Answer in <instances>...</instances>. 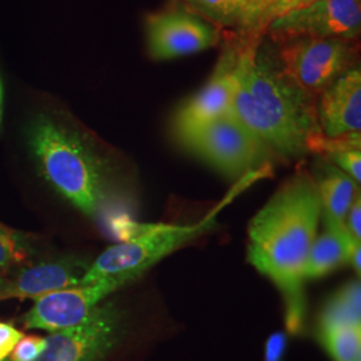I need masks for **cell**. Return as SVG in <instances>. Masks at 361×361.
Segmentation results:
<instances>
[{
  "label": "cell",
  "mask_w": 361,
  "mask_h": 361,
  "mask_svg": "<svg viewBox=\"0 0 361 361\" xmlns=\"http://www.w3.org/2000/svg\"><path fill=\"white\" fill-rule=\"evenodd\" d=\"M322 214L316 180L307 169H298L247 228V261L283 293L286 328L293 335L304 325L302 273Z\"/></svg>",
  "instance_id": "cell-1"
},
{
  "label": "cell",
  "mask_w": 361,
  "mask_h": 361,
  "mask_svg": "<svg viewBox=\"0 0 361 361\" xmlns=\"http://www.w3.org/2000/svg\"><path fill=\"white\" fill-rule=\"evenodd\" d=\"M233 116L261 143L283 158L310 153L322 134L316 97L288 77L276 50L262 37H245L234 68Z\"/></svg>",
  "instance_id": "cell-2"
},
{
  "label": "cell",
  "mask_w": 361,
  "mask_h": 361,
  "mask_svg": "<svg viewBox=\"0 0 361 361\" xmlns=\"http://www.w3.org/2000/svg\"><path fill=\"white\" fill-rule=\"evenodd\" d=\"M23 134L39 176L87 217H102L116 192L119 164L114 153L56 106L37 109Z\"/></svg>",
  "instance_id": "cell-3"
},
{
  "label": "cell",
  "mask_w": 361,
  "mask_h": 361,
  "mask_svg": "<svg viewBox=\"0 0 361 361\" xmlns=\"http://www.w3.org/2000/svg\"><path fill=\"white\" fill-rule=\"evenodd\" d=\"M219 209L221 207H216L214 212L194 225H142V228H135L138 232L107 247L91 261L90 268L79 285L104 280L114 281L121 288L129 284L158 261L212 229Z\"/></svg>",
  "instance_id": "cell-4"
},
{
  "label": "cell",
  "mask_w": 361,
  "mask_h": 361,
  "mask_svg": "<svg viewBox=\"0 0 361 361\" xmlns=\"http://www.w3.org/2000/svg\"><path fill=\"white\" fill-rule=\"evenodd\" d=\"M274 46L285 74L316 98L337 78L360 65L353 40L296 38Z\"/></svg>",
  "instance_id": "cell-5"
},
{
  "label": "cell",
  "mask_w": 361,
  "mask_h": 361,
  "mask_svg": "<svg viewBox=\"0 0 361 361\" xmlns=\"http://www.w3.org/2000/svg\"><path fill=\"white\" fill-rule=\"evenodd\" d=\"M125 334V314L116 302H101L86 320L46 337L38 361H101Z\"/></svg>",
  "instance_id": "cell-6"
},
{
  "label": "cell",
  "mask_w": 361,
  "mask_h": 361,
  "mask_svg": "<svg viewBox=\"0 0 361 361\" xmlns=\"http://www.w3.org/2000/svg\"><path fill=\"white\" fill-rule=\"evenodd\" d=\"M361 32V0H319L273 19L265 34L273 44L296 38L356 42Z\"/></svg>",
  "instance_id": "cell-7"
},
{
  "label": "cell",
  "mask_w": 361,
  "mask_h": 361,
  "mask_svg": "<svg viewBox=\"0 0 361 361\" xmlns=\"http://www.w3.org/2000/svg\"><path fill=\"white\" fill-rule=\"evenodd\" d=\"M183 147L229 177L250 173L268 152L233 113L198 131Z\"/></svg>",
  "instance_id": "cell-8"
},
{
  "label": "cell",
  "mask_w": 361,
  "mask_h": 361,
  "mask_svg": "<svg viewBox=\"0 0 361 361\" xmlns=\"http://www.w3.org/2000/svg\"><path fill=\"white\" fill-rule=\"evenodd\" d=\"M146 46L150 59L171 61L219 44V27L186 7L149 13L145 19Z\"/></svg>",
  "instance_id": "cell-9"
},
{
  "label": "cell",
  "mask_w": 361,
  "mask_h": 361,
  "mask_svg": "<svg viewBox=\"0 0 361 361\" xmlns=\"http://www.w3.org/2000/svg\"><path fill=\"white\" fill-rule=\"evenodd\" d=\"M244 39L226 43L207 85L186 99L173 116L171 129L183 146L194 135L221 116L232 113L234 68Z\"/></svg>",
  "instance_id": "cell-10"
},
{
  "label": "cell",
  "mask_w": 361,
  "mask_h": 361,
  "mask_svg": "<svg viewBox=\"0 0 361 361\" xmlns=\"http://www.w3.org/2000/svg\"><path fill=\"white\" fill-rule=\"evenodd\" d=\"M119 288L114 281L104 280L47 293L34 300V307L22 317V323L27 329L49 334L75 326Z\"/></svg>",
  "instance_id": "cell-11"
},
{
  "label": "cell",
  "mask_w": 361,
  "mask_h": 361,
  "mask_svg": "<svg viewBox=\"0 0 361 361\" xmlns=\"http://www.w3.org/2000/svg\"><path fill=\"white\" fill-rule=\"evenodd\" d=\"M91 261L77 256L43 258L22 265L7 280L0 281V302L18 300H37L47 293L80 284L90 268Z\"/></svg>",
  "instance_id": "cell-12"
},
{
  "label": "cell",
  "mask_w": 361,
  "mask_h": 361,
  "mask_svg": "<svg viewBox=\"0 0 361 361\" xmlns=\"http://www.w3.org/2000/svg\"><path fill=\"white\" fill-rule=\"evenodd\" d=\"M320 130L328 138L361 131V68H350L316 98Z\"/></svg>",
  "instance_id": "cell-13"
},
{
  "label": "cell",
  "mask_w": 361,
  "mask_h": 361,
  "mask_svg": "<svg viewBox=\"0 0 361 361\" xmlns=\"http://www.w3.org/2000/svg\"><path fill=\"white\" fill-rule=\"evenodd\" d=\"M322 201L324 222L345 226V217L359 194L357 183L347 173L322 157L312 173Z\"/></svg>",
  "instance_id": "cell-14"
},
{
  "label": "cell",
  "mask_w": 361,
  "mask_h": 361,
  "mask_svg": "<svg viewBox=\"0 0 361 361\" xmlns=\"http://www.w3.org/2000/svg\"><path fill=\"white\" fill-rule=\"evenodd\" d=\"M356 243L345 226L325 224V232L314 238L304 267V281L316 280L348 264Z\"/></svg>",
  "instance_id": "cell-15"
},
{
  "label": "cell",
  "mask_w": 361,
  "mask_h": 361,
  "mask_svg": "<svg viewBox=\"0 0 361 361\" xmlns=\"http://www.w3.org/2000/svg\"><path fill=\"white\" fill-rule=\"evenodd\" d=\"M361 326L360 281L343 286L324 307L320 325Z\"/></svg>",
  "instance_id": "cell-16"
},
{
  "label": "cell",
  "mask_w": 361,
  "mask_h": 361,
  "mask_svg": "<svg viewBox=\"0 0 361 361\" xmlns=\"http://www.w3.org/2000/svg\"><path fill=\"white\" fill-rule=\"evenodd\" d=\"M320 341L335 361H360L361 326L320 325Z\"/></svg>",
  "instance_id": "cell-17"
},
{
  "label": "cell",
  "mask_w": 361,
  "mask_h": 361,
  "mask_svg": "<svg viewBox=\"0 0 361 361\" xmlns=\"http://www.w3.org/2000/svg\"><path fill=\"white\" fill-rule=\"evenodd\" d=\"M188 10L217 27L238 26L247 0H180Z\"/></svg>",
  "instance_id": "cell-18"
},
{
  "label": "cell",
  "mask_w": 361,
  "mask_h": 361,
  "mask_svg": "<svg viewBox=\"0 0 361 361\" xmlns=\"http://www.w3.org/2000/svg\"><path fill=\"white\" fill-rule=\"evenodd\" d=\"M35 240L31 234L0 224V271L26 264L35 255Z\"/></svg>",
  "instance_id": "cell-19"
},
{
  "label": "cell",
  "mask_w": 361,
  "mask_h": 361,
  "mask_svg": "<svg viewBox=\"0 0 361 361\" xmlns=\"http://www.w3.org/2000/svg\"><path fill=\"white\" fill-rule=\"evenodd\" d=\"M281 0H247L245 11L240 22V30L245 37H258V26L264 15ZM261 38V37H258Z\"/></svg>",
  "instance_id": "cell-20"
},
{
  "label": "cell",
  "mask_w": 361,
  "mask_h": 361,
  "mask_svg": "<svg viewBox=\"0 0 361 361\" xmlns=\"http://www.w3.org/2000/svg\"><path fill=\"white\" fill-rule=\"evenodd\" d=\"M44 348L46 337L23 335V337L16 343L13 352L6 361H38Z\"/></svg>",
  "instance_id": "cell-21"
},
{
  "label": "cell",
  "mask_w": 361,
  "mask_h": 361,
  "mask_svg": "<svg viewBox=\"0 0 361 361\" xmlns=\"http://www.w3.org/2000/svg\"><path fill=\"white\" fill-rule=\"evenodd\" d=\"M340 170L347 173L357 185L361 182V149H348L324 157Z\"/></svg>",
  "instance_id": "cell-22"
},
{
  "label": "cell",
  "mask_w": 361,
  "mask_h": 361,
  "mask_svg": "<svg viewBox=\"0 0 361 361\" xmlns=\"http://www.w3.org/2000/svg\"><path fill=\"white\" fill-rule=\"evenodd\" d=\"M314 1H319V0H281L274 7H271V10L265 13L264 18L261 19L259 26H258V37H264L267 27L269 26V23H271L273 19L279 18L283 13L293 11V10H297V8H302L305 6H310V4L314 3Z\"/></svg>",
  "instance_id": "cell-23"
},
{
  "label": "cell",
  "mask_w": 361,
  "mask_h": 361,
  "mask_svg": "<svg viewBox=\"0 0 361 361\" xmlns=\"http://www.w3.org/2000/svg\"><path fill=\"white\" fill-rule=\"evenodd\" d=\"M22 337V331L15 328L13 324L0 322V361L8 359L13 347Z\"/></svg>",
  "instance_id": "cell-24"
},
{
  "label": "cell",
  "mask_w": 361,
  "mask_h": 361,
  "mask_svg": "<svg viewBox=\"0 0 361 361\" xmlns=\"http://www.w3.org/2000/svg\"><path fill=\"white\" fill-rule=\"evenodd\" d=\"M345 228L356 243L361 241V201L360 194L356 195L345 217Z\"/></svg>",
  "instance_id": "cell-25"
},
{
  "label": "cell",
  "mask_w": 361,
  "mask_h": 361,
  "mask_svg": "<svg viewBox=\"0 0 361 361\" xmlns=\"http://www.w3.org/2000/svg\"><path fill=\"white\" fill-rule=\"evenodd\" d=\"M286 344L288 340L283 332H276L269 336L265 344V361H283Z\"/></svg>",
  "instance_id": "cell-26"
},
{
  "label": "cell",
  "mask_w": 361,
  "mask_h": 361,
  "mask_svg": "<svg viewBox=\"0 0 361 361\" xmlns=\"http://www.w3.org/2000/svg\"><path fill=\"white\" fill-rule=\"evenodd\" d=\"M360 252L361 245L356 246L353 253H352V256H350V259H349V262L352 264L353 269L357 271V274H360Z\"/></svg>",
  "instance_id": "cell-27"
},
{
  "label": "cell",
  "mask_w": 361,
  "mask_h": 361,
  "mask_svg": "<svg viewBox=\"0 0 361 361\" xmlns=\"http://www.w3.org/2000/svg\"><path fill=\"white\" fill-rule=\"evenodd\" d=\"M4 98H6V92H4V80H3V75H1V71H0V128H1L3 113H4Z\"/></svg>",
  "instance_id": "cell-28"
},
{
  "label": "cell",
  "mask_w": 361,
  "mask_h": 361,
  "mask_svg": "<svg viewBox=\"0 0 361 361\" xmlns=\"http://www.w3.org/2000/svg\"><path fill=\"white\" fill-rule=\"evenodd\" d=\"M0 281H1V277H0Z\"/></svg>",
  "instance_id": "cell-29"
}]
</instances>
